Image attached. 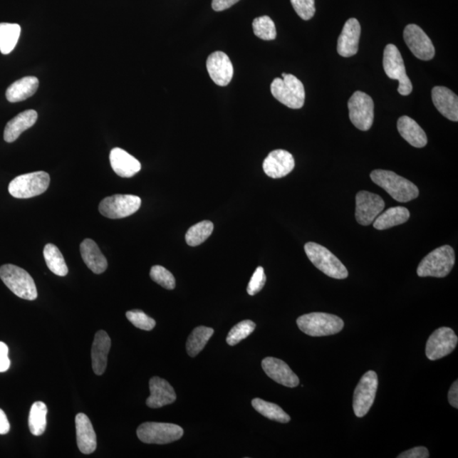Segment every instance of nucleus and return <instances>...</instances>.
<instances>
[{
	"mask_svg": "<svg viewBox=\"0 0 458 458\" xmlns=\"http://www.w3.org/2000/svg\"><path fill=\"white\" fill-rule=\"evenodd\" d=\"M385 207L384 199L380 195L360 191L355 197V219L363 226L370 225L383 212Z\"/></svg>",
	"mask_w": 458,
	"mask_h": 458,
	"instance_id": "nucleus-14",
	"label": "nucleus"
},
{
	"mask_svg": "<svg viewBox=\"0 0 458 458\" xmlns=\"http://www.w3.org/2000/svg\"><path fill=\"white\" fill-rule=\"evenodd\" d=\"M292 6L301 19L308 21L315 15V0H291Z\"/></svg>",
	"mask_w": 458,
	"mask_h": 458,
	"instance_id": "nucleus-40",
	"label": "nucleus"
},
{
	"mask_svg": "<svg viewBox=\"0 0 458 458\" xmlns=\"http://www.w3.org/2000/svg\"><path fill=\"white\" fill-rule=\"evenodd\" d=\"M379 380L375 371H368L355 387L353 397V410L355 416L363 417L370 410L375 402Z\"/></svg>",
	"mask_w": 458,
	"mask_h": 458,
	"instance_id": "nucleus-12",
	"label": "nucleus"
},
{
	"mask_svg": "<svg viewBox=\"0 0 458 458\" xmlns=\"http://www.w3.org/2000/svg\"><path fill=\"white\" fill-rule=\"evenodd\" d=\"M207 68L217 85H229L234 76V66L229 57L222 51H216L208 57Z\"/></svg>",
	"mask_w": 458,
	"mask_h": 458,
	"instance_id": "nucleus-16",
	"label": "nucleus"
},
{
	"mask_svg": "<svg viewBox=\"0 0 458 458\" xmlns=\"http://www.w3.org/2000/svg\"><path fill=\"white\" fill-rule=\"evenodd\" d=\"M305 252L312 264L328 277L345 279L348 271L342 262L326 247L314 242L305 244Z\"/></svg>",
	"mask_w": 458,
	"mask_h": 458,
	"instance_id": "nucleus-6",
	"label": "nucleus"
},
{
	"mask_svg": "<svg viewBox=\"0 0 458 458\" xmlns=\"http://www.w3.org/2000/svg\"><path fill=\"white\" fill-rule=\"evenodd\" d=\"M266 281V278L264 268L258 266L248 284L247 293L249 295L255 296L259 293L264 288Z\"/></svg>",
	"mask_w": 458,
	"mask_h": 458,
	"instance_id": "nucleus-41",
	"label": "nucleus"
},
{
	"mask_svg": "<svg viewBox=\"0 0 458 458\" xmlns=\"http://www.w3.org/2000/svg\"><path fill=\"white\" fill-rule=\"evenodd\" d=\"M110 346L111 340L108 333L104 331L97 332L91 350L93 370L97 375H103L108 367Z\"/></svg>",
	"mask_w": 458,
	"mask_h": 458,
	"instance_id": "nucleus-22",
	"label": "nucleus"
},
{
	"mask_svg": "<svg viewBox=\"0 0 458 458\" xmlns=\"http://www.w3.org/2000/svg\"><path fill=\"white\" fill-rule=\"evenodd\" d=\"M256 323L251 320H244L233 327L227 337V343L231 346L236 345L240 341L251 335L255 331Z\"/></svg>",
	"mask_w": 458,
	"mask_h": 458,
	"instance_id": "nucleus-37",
	"label": "nucleus"
},
{
	"mask_svg": "<svg viewBox=\"0 0 458 458\" xmlns=\"http://www.w3.org/2000/svg\"><path fill=\"white\" fill-rule=\"evenodd\" d=\"M11 360L9 358V348L6 343L0 341V373H4L10 368Z\"/></svg>",
	"mask_w": 458,
	"mask_h": 458,
	"instance_id": "nucleus-43",
	"label": "nucleus"
},
{
	"mask_svg": "<svg viewBox=\"0 0 458 458\" xmlns=\"http://www.w3.org/2000/svg\"><path fill=\"white\" fill-rule=\"evenodd\" d=\"M397 129L403 139L416 148H422L428 143L424 129L415 120L407 115L399 118Z\"/></svg>",
	"mask_w": 458,
	"mask_h": 458,
	"instance_id": "nucleus-27",
	"label": "nucleus"
},
{
	"mask_svg": "<svg viewBox=\"0 0 458 458\" xmlns=\"http://www.w3.org/2000/svg\"><path fill=\"white\" fill-rule=\"evenodd\" d=\"M458 338L450 328L442 327L435 331L426 344V357L435 361L447 357L457 348Z\"/></svg>",
	"mask_w": 458,
	"mask_h": 458,
	"instance_id": "nucleus-13",
	"label": "nucleus"
},
{
	"mask_svg": "<svg viewBox=\"0 0 458 458\" xmlns=\"http://www.w3.org/2000/svg\"><path fill=\"white\" fill-rule=\"evenodd\" d=\"M77 443L80 452L83 454H91L96 450L97 438L90 419L84 413L76 416Z\"/></svg>",
	"mask_w": 458,
	"mask_h": 458,
	"instance_id": "nucleus-23",
	"label": "nucleus"
},
{
	"mask_svg": "<svg viewBox=\"0 0 458 458\" xmlns=\"http://www.w3.org/2000/svg\"><path fill=\"white\" fill-rule=\"evenodd\" d=\"M252 26L256 36L261 39L269 41L277 37L274 22L268 16L257 17L253 21Z\"/></svg>",
	"mask_w": 458,
	"mask_h": 458,
	"instance_id": "nucleus-36",
	"label": "nucleus"
},
{
	"mask_svg": "<svg viewBox=\"0 0 458 458\" xmlns=\"http://www.w3.org/2000/svg\"><path fill=\"white\" fill-rule=\"evenodd\" d=\"M403 38L409 50L417 59L430 61L434 57V44L420 26L415 24L407 25L404 29Z\"/></svg>",
	"mask_w": 458,
	"mask_h": 458,
	"instance_id": "nucleus-15",
	"label": "nucleus"
},
{
	"mask_svg": "<svg viewBox=\"0 0 458 458\" xmlns=\"http://www.w3.org/2000/svg\"><path fill=\"white\" fill-rule=\"evenodd\" d=\"M137 437L146 444H169L179 440L184 435L180 426L167 422H148L137 430Z\"/></svg>",
	"mask_w": 458,
	"mask_h": 458,
	"instance_id": "nucleus-8",
	"label": "nucleus"
},
{
	"mask_svg": "<svg viewBox=\"0 0 458 458\" xmlns=\"http://www.w3.org/2000/svg\"><path fill=\"white\" fill-rule=\"evenodd\" d=\"M38 120L36 110H28L17 115L6 124L4 132V139L7 143L16 141L22 132L32 127Z\"/></svg>",
	"mask_w": 458,
	"mask_h": 458,
	"instance_id": "nucleus-25",
	"label": "nucleus"
},
{
	"mask_svg": "<svg viewBox=\"0 0 458 458\" xmlns=\"http://www.w3.org/2000/svg\"><path fill=\"white\" fill-rule=\"evenodd\" d=\"M48 408L46 403L36 402L31 407L28 425L30 432L35 437H40L46 430Z\"/></svg>",
	"mask_w": 458,
	"mask_h": 458,
	"instance_id": "nucleus-34",
	"label": "nucleus"
},
{
	"mask_svg": "<svg viewBox=\"0 0 458 458\" xmlns=\"http://www.w3.org/2000/svg\"><path fill=\"white\" fill-rule=\"evenodd\" d=\"M51 183L46 172H35L20 175L9 184V193L17 199H28L46 192Z\"/></svg>",
	"mask_w": 458,
	"mask_h": 458,
	"instance_id": "nucleus-7",
	"label": "nucleus"
},
{
	"mask_svg": "<svg viewBox=\"0 0 458 458\" xmlns=\"http://www.w3.org/2000/svg\"><path fill=\"white\" fill-rule=\"evenodd\" d=\"M448 401L453 407L458 408V382L456 380L452 384L448 392Z\"/></svg>",
	"mask_w": 458,
	"mask_h": 458,
	"instance_id": "nucleus-45",
	"label": "nucleus"
},
{
	"mask_svg": "<svg viewBox=\"0 0 458 458\" xmlns=\"http://www.w3.org/2000/svg\"><path fill=\"white\" fill-rule=\"evenodd\" d=\"M214 225L210 221H202L198 222L189 229L185 235L187 244L189 246H198L211 236Z\"/></svg>",
	"mask_w": 458,
	"mask_h": 458,
	"instance_id": "nucleus-35",
	"label": "nucleus"
},
{
	"mask_svg": "<svg viewBox=\"0 0 458 458\" xmlns=\"http://www.w3.org/2000/svg\"><path fill=\"white\" fill-rule=\"evenodd\" d=\"M38 84V79L35 77H25L17 80L7 88L6 99L11 103L26 100L36 93Z\"/></svg>",
	"mask_w": 458,
	"mask_h": 458,
	"instance_id": "nucleus-28",
	"label": "nucleus"
},
{
	"mask_svg": "<svg viewBox=\"0 0 458 458\" xmlns=\"http://www.w3.org/2000/svg\"><path fill=\"white\" fill-rule=\"evenodd\" d=\"M21 35L19 24H0V52L8 55L14 50Z\"/></svg>",
	"mask_w": 458,
	"mask_h": 458,
	"instance_id": "nucleus-33",
	"label": "nucleus"
},
{
	"mask_svg": "<svg viewBox=\"0 0 458 458\" xmlns=\"http://www.w3.org/2000/svg\"><path fill=\"white\" fill-rule=\"evenodd\" d=\"M239 0H212V9L216 11H222L233 6Z\"/></svg>",
	"mask_w": 458,
	"mask_h": 458,
	"instance_id": "nucleus-44",
	"label": "nucleus"
},
{
	"mask_svg": "<svg viewBox=\"0 0 458 458\" xmlns=\"http://www.w3.org/2000/svg\"><path fill=\"white\" fill-rule=\"evenodd\" d=\"M409 219H410V212L406 207H395L389 208L382 214L380 213L373 224L375 229L385 230L395 226L403 224Z\"/></svg>",
	"mask_w": 458,
	"mask_h": 458,
	"instance_id": "nucleus-29",
	"label": "nucleus"
},
{
	"mask_svg": "<svg viewBox=\"0 0 458 458\" xmlns=\"http://www.w3.org/2000/svg\"><path fill=\"white\" fill-rule=\"evenodd\" d=\"M126 317L133 326L142 331H150L155 327V321L152 318L146 315L143 311H128Z\"/></svg>",
	"mask_w": 458,
	"mask_h": 458,
	"instance_id": "nucleus-39",
	"label": "nucleus"
},
{
	"mask_svg": "<svg viewBox=\"0 0 458 458\" xmlns=\"http://www.w3.org/2000/svg\"><path fill=\"white\" fill-rule=\"evenodd\" d=\"M297 326L306 335L321 337L336 335L344 328V322L335 315L312 313L297 318Z\"/></svg>",
	"mask_w": 458,
	"mask_h": 458,
	"instance_id": "nucleus-4",
	"label": "nucleus"
},
{
	"mask_svg": "<svg viewBox=\"0 0 458 458\" xmlns=\"http://www.w3.org/2000/svg\"><path fill=\"white\" fill-rule=\"evenodd\" d=\"M349 117L353 125L361 131L371 128L375 118V104L370 96L357 91L348 101Z\"/></svg>",
	"mask_w": 458,
	"mask_h": 458,
	"instance_id": "nucleus-11",
	"label": "nucleus"
},
{
	"mask_svg": "<svg viewBox=\"0 0 458 458\" xmlns=\"http://www.w3.org/2000/svg\"><path fill=\"white\" fill-rule=\"evenodd\" d=\"M151 279L167 290H173L176 287L175 276L162 266H154L150 274Z\"/></svg>",
	"mask_w": 458,
	"mask_h": 458,
	"instance_id": "nucleus-38",
	"label": "nucleus"
},
{
	"mask_svg": "<svg viewBox=\"0 0 458 458\" xmlns=\"http://www.w3.org/2000/svg\"><path fill=\"white\" fill-rule=\"evenodd\" d=\"M264 170L272 179H281L293 171L295 160L293 155L283 150H276L270 152L264 160Z\"/></svg>",
	"mask_w": 458,
	"mask_h": 458,
	"instance_id": "nucleus-18",
	"label": "nucleus"
},
{
	"mask_svg": "<svg viewBox=\"0 0 458 458\" xmlns=\"http://www.w3.org/2000/svg\"><path fill=\"white\" fill-rule=\"evenodd\" d=\"M383 66L385 74L390 79L397 80L399 82L400 95L403 96L410 95L412 91V84L407 77L401 53L394 44H387L385 48Z\"/></svg>",
	"mask_w": 458,
	"mask_h": 458,
	"instance_id": "nucleus-9",
	"label": "nucleus"
},
{
	"mask_svg": "<svg viewBox=\"0 0 458 458\" xmlns=\"http://www.w3.org/2000/svg\"><path fill=\"white\" fill-rule=\"evenodd\" d=\"M80 251L84 264L93 273L100 274L108 269V264L105 256L102 254L97 244L90 239H84L80 246Z\"/></svg>",
	"mask_w": 458,
	"mask_h": 458,
	"instance_id": "nucleus-26",
	"label": "nucleus"
},
{
	"mask_svg": "<svg viewBox=\"0 0 458 458\" xmlns=\"http://www.w3.org/2000/svg\"><path fill=\"white\" fill-rule=\"evenodd\" d=\"M455 261V252L452 246H440L421 261L417 274L421 278H444L451 273Z\"/></svg>",
	"mask_w": 458,
	"mask_h": 458,
	"instance_id": "nucleus-2",
	"label": "nucleus"
},
{
	"mask_svg": "<svg viewBox=\"0 0 458 458\" xmlns=\"http://www.w3.org/2000/svg\"><path fill=\"white\" fill-rule=\"evenodd\" d=\"M361 26L355 19L345 22L343 29L338 38L337 51L342 57H351L358 52Z\"/></svg>",
	"mask_w": 458,
	"mask_h": 458,
	"instance_id": "nucleus-19",
	"label": "nucleus"
},
{
	"mask_svg": "<svg viewBox=\"0 0 458 458\" xmlns=\"http://www.w3.org/2000/svg\"><path fill=\"white\" fill-rule=\"evenodd\" d=\"M0 279L16 296L21 299L28 301L37 299L36 284L26 270L16 265H3L0 268Z\"/></svg>",
	"mask_w": 458,
	"mask_h": 458,
	"instance_id": "nucleus-5",
	"label": "nucleus"
},
{
	"mask_svg": "<svg viewBox=\"0 0 458 458\" xmlns=\"http://www.w3.org/2000/svg\"><path fill=\"white\" fill-rule=\"evenodd\" d=\"M110 162L113 171L122 177H132L141 170L140 162L121 148L110 151Z\"/></svg>",
	"mask_w": 458,
	"mask_h": 458,
	"instance_id": "nucleus-24",
	"label": "nucleus"
},
{
	"mask_svg": "<svg viewBox=\"0 0 458 458\" xmlns=\"http://www.w3.org/2000/svg\"><path fill=\"white\" fill-rule=\"evenodd\" d=\"M433 103L444 118L452 122L458 121V97L446 87L437 86L432 90Z\"/></svg>",
	"mask_w": 458,
	"mask_h": 458,
	"instance_id": "nucleus-21",
	"label": "nucleus"
},
{
	"mask_svg": "<svg viewBox=\"0 0 458 458\" xmlns=\"http://www.w3.org/2000/svg\"><path fill=\"white\" fill-rule=\"evenodd\" d=\"M370 177L373 183L384 189L398 202L406 203L419 197L417 187L394 172L377 169L371 172Z\"/></svg>",
	"mask_w": 458,
	"mask_h": 458,
	"instance_id": "nucleus-1",
	"label": "nucleus"
},
{
	"mask_svg": "<svg viewBox=\"0 0 458 458\" xmlns=\"http://www.w3.org/2000/svg\"><path fill=\"white\" fill-rule=\"evenodd\" d=\"M213 333H214V330L212 328L199 326L194 328L186 343L187 353L191 358L197 357L201 353Z\"/></svg>",
	"mask_w": 458,
	"mask_h": 458,
	"instance_id": "nucleus-30",
	"label": "nucleus"
},
{
	"mask_svg": "<svg viewBox=\"0 0 458 458\" xmlns=\"http://www.w3.org/2000/svg\"><path fill=\"white\" fill-rule=\"evenodd\" d=\"M261 367L266 375L277 383L283 386L295 388L299 385V378L291 370L286 363L274 358L262 360Z\"/></svg>",
	"mask_w": 458,
	"mask_h": 458,
	"instance_id": "nucleus-17",
	"label": "nucleus"
},
{
	"mask_svg": "<svg viewBox=\"0 0 458 458\" xmlns=\"http://www.w3.org/2000/svg\"><path fill=\"white\" fill-rule=\"evenodd\" d=\"M141 207V199L132 194H114L102 199L99 211L110 219H121L137 211Z\"/></svg>",
	"mask_w": 458,
	"mask_h": 458,
	"instance_id": "nucleus-10",
	"label": "nucleus"
},
{
	"mask_svg": "<svg viewBox=\"0 0 458 458\" xmlns=\"http://www.w3.org/2000/svg\"><path fill=\"white\" fill-rule=\"evenodd\" d=\"M11 430L10 422L6 413L0 409V434H6Z\"/></svg>",
	"mask_w": 458,
	"mask_h": 458,
	"instance_id": "nucleus-46",
	"label": "nucleus"
},
{
	"mask_svg": "<svg viewBox=\"0 0 458 458\" xmlns=\"http://www.w3.org/2000/svg\"><path fill=\"white\" fill-rule=\"evenodd\" d=\"M150 395L146 400L147 406L150 408H160L176 401L175 389L165 380L159 377L151 378L150 380Z\"/></svg>",
	"mask_w": 458,
	"mask_h": 458,
	"instance_id": "nucleus-20",
	"label": "nucleus"
},
{
	"mask_svg": "<svg viewBox=\"0 0 458 458\" xmlns=\"http://www.w3.org/2000/svg\"><path fill=\"white\" fill-rule=\"evenodd\" d=\"M283 78H275L271 84V92L280 103L291 109H301L305 103L303 83L292 74L282 73Z\"/></svg>",
	"mask_w": 458,
	"mask_h": 458,
	"instance_id": "nucleus-3",
	"label": "nucleus"
},
{
	"mask_svg": "<svg viewBox=\"0 0 458 458\" xmlns=\"http://www.w3.org/2000/svg\"><path fill=\"white\" fill-rule=\"evenodd\" d=\"M430 452L425 447H417L401 453L398 458H428Z\"/></svg>",
	"mask_w": 458,
	"mask_h": 458,
	"instance_id": "nucleus-42",
	"label": "nucleus"
},
{
	"mask_svg": "<svg viewBox=\"0 0 458 458\" xmlns=\"http://www.w3.org/2000/svg\"><path fill=\"white\" fill-rule=\"evenodd\" d=\"M251 405L256 412L270 420L282 422V424H287L291 421V417L278 405L264 401L260 398L253 399Z\"/></svg>",
	"mask_w": 458,
	"mask_h": 458,
	"instance_id": "nucleus-32",
	"label": "nucleus"
},
{
	"mask_svg": "<svg viewBox=\"0 0 458 458\" xmlns=\"http://www.w3.org/2000/svg\"><path fill=\"white\" fill-rule=\"evenodd\" d=\"M43 256L48 269L53 274L61 276V277H65V276L68 275V268L66 266L64 257L55 244H46L43 249Z\"/></svg>",
	"mask_w": 458,
	"mask_h": 458,
	"instance_id": "nucleus-31",
	"label": "nucleus"
}]
</instances>
